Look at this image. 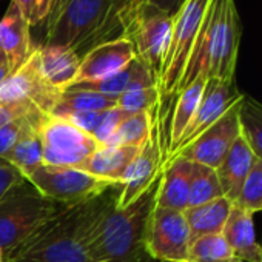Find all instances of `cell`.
<instances>
[{
	"label": "cell",
	"mask_w": 262,
	"mask_h": 262,
	"mask_svg": "<svg viewBox=\"0 0 262 262\" xmlns=\"http://www.w3.org/2000/svg\"><path fill=\"white\" fill-rule=\"evenodd\" d=\"M148 86H159L158 76L147 63L135 57L120 71L105 79L76 83L67 90H88V91H96V93H102L106 96L119 97L125 91L136 90V88H148Z\"/></svg>",
	"instance_id": "obj_17"
},
{
	"label": "cell",
	"mask_w": 262,
	"mask_h": 262,
	"mask_svg": "<svg viewBox=\"0 0 262 262\" xmlns=\"http://www.w3.org/2000/svg\"><path fill=\"white\" fill-rule=\"evenodd\" d=\"M241 135L253 150L254 156L262 161V103L244 94L241 111Z\"/></svg>",
	"instance_id": "obj_29"
},
{
	"label": "cell",
	"mask_w": 262,
	"mask_h": 262,
	"mask_svg": "<svg viewBox=\"0 0 262 262\" xmlns=\"http://www.w3.org/2000/svg\"><path fill=\"white\" fill-rule=\"evenodd\" d=\"M161 100L159 86L136 88L125 91L117 97V106L128 114H135L141 111H153Z\"/></svg>",
	"instance_id": "obj_32"
},
{
	"label": "cell",
	"mask_w": 262,
	"mask_h": 262,
	"mask_svg": "<svg viewBox=\"0 0 262 262\" xmlns=\"http://www.w3.org/2000/svg\"><path fill=\"white\" fill-rule=\"evenodd\" d=\"M30 28L31 27L22 16L20 10L11 0L0 20V51L4 53L11 73L20 68L36 50L31 42Z\"/></svg>",
	"instance_id": "obj_16"
},
{
	"label": "cell",
	"mask_w": 262,
	"mask_h": 262,
	"mask_svg": "<svg viewBox=\"0 0 262 262\" xmlns=\"http://www.w3.org/2000/svg\"><path fill=\"white\" fill-rule=\"evenodd\" d=\"M222 188L214 168L194 164L191 165L190 176V193H188V207H196L217 198H222Z\"/></svg>",
	"instance_id": "obj_28"
},
{
	"label": "cell",
	"mask_w": 262,
	"mask_h": 262,
	"mask_svg": "<svg viewBox=\"0 0 262 262\" xmlns=\"http://www.w3.org/2000/svg\"><path fill=\"white\" fill-rule=\"evenodd\" d=\"M233 256L242 262H262V247L256 239L253 214L233 205L222 230Z\"/></svg>",
	"instance_id": "obj_20"
},
{
	"label": "cell",
	"mask_w": 262,
	"mask_h": 262,
	"mask_svg": "<svg viewBox=\"0 0 262 262\" xmlns=\"http://www.w3.org/2000/svg\"><path fill=\"white\" fill-rule=\"evenodd\" d=\"M210 5L211 0H184L174 13L170 47L159 74L161 97L178 93Z\"/></svg>",
	"instance_id": "obj_7"
},
{
	"label": "cell",
	"mask_w": 262,
	"mask_h": 262,
	"mask_svg": "<svg viewBox=\"0 0 262 262\" xmlns=\"http://www.w3.org/2000/svg\"><path fill=\"white\" fill-rule=\"evenodd\" d=\"M233 257L222 233H214L191 239L187 262H230Z\"/></svg>",
	"instance_id": "obj_30"
},
{
	"label": "cell",
	"mask_w": 262,
	"mask_h": 262,
	"mask_svg": "<svg viewBox=\"0 0 262 262\" xmlns=\"http://www.w3.org/2000/svg\"><path fill=\"white\" fill-rule=\"evenodd\" d=\"M30 27L47 22L53 0H13Z\"/></svg>",
	"instance_id": "obj_35"
},
{
	"label": "cell",
	"mask_w": 262,
	"mask_h": 262,
	"mask_svg": "<svg viewBox=\"0 0 262 262\" xmlns=\"http://www.w3.org/2000/svg\"><path fill=\"white\" fill-rule=\"evenodd\" d=\"M70 2V0H53V4H51V11H50V16L47 19V30H50L54 22L57 20V17L62 14L63 8L67 7V4Z\"/></svg>",
	"instance_id": "obj_40"
},
{
	"label": "cell",
	"mask_w": 262,
	"mask_h": 262,
	"mask_svg": "<svg viewBox=\"0 0 262 262\" xmlns=\"http://www.w3.org/2000/svg\"><path fill=\"white\" fill-rule=\"evenodd\" d=\"M193 162L182 158H171L164 164L162 179L156 196L158 208L185 211L188 207L190 176Z\"/></svg>",
	"instance_id": "obj_19"
},
{
	"label": "cell",
	"mask_w": 262,
	"mask_h": 262,
	"mask_svg": "<svg viewBox=\"0 0 262 262\" xmlns=\"http://www.w3.org/2000/svg\"><path fill=\"white\" fill-rule=\"evenodd\" d=\"M43 114L45 113L37 111V113L19 117L16 120H11L10 123H7L0 128V158L10 151L30 128L37 125Z\"/></svg>",
	"instance_id": "obj_33"
},
{
	"label": "cell",
	"mask_w": 262,
	"mask_h": 262,
	"mask_svg": "<svg viewBox=\"0 0 262 262\" xmlns=\"http://www.w3.org/2000/svg\"><path fill=\"white\" fill-rule=\"evenodd\" d=\"M230 262H242V260H239V259H236V257H233V259H231Z\"/></svg>",
	"instance_id": "obj_45"
},
{
	"label": "cell",
	"mask_w": 262,
	"mask_h": 262,
	"mask_svg": "<svg viewBox=\"0 0 262 262\" xmlns=\"http://www.w3.org/2000/svg\"><path fill=\"white\" fill-rule=\"evenodd\" d=\"M59 94L60 91L53 88L42 76L37 47L20 68L10 73L0 83V102L2 103L28 102L45 114L53 111Z\"/></svg>",
	"instance_id": "obj_12"
},
{
	"label": "cell",
	"mask_w": 262,
	"mask_h": 262,
	"mask_svg": "<svg viewBox=\"0 0 262 262\" xmlns=\"http://www.w3.org/2000/svg\"><path fill=\"white\" fill-rule=\"evenodd\" d=\"M111 5L113 0H70L54 25L47 30L43 45L67 47L77 54L86 53L110 36Z\"/></svg>",
	"instance_id": "obj_5"
},
{
	"label": "cell",
	"mask_w": 262,
	"mask_h": 262,
	"mask_svg": "<svg viewBox=\"0 0 262 262\" xmlns=\"http://www.w3.org/2000/svg\"><path fill=\"white\" fill-rule=\"evenodd\" d=\"M256 159L257 158L254 156L253 150L247 144L245 138L241 135L234 141V144L231 145V148L228 150V153L225 155L219 167L216 168V174H217L224 198H227L233 204L236 202L241 193V188L250 170L253 168Z\"/></svg>",
	"instance_id": "obj_18"
},
{
	"label": "cell",
	"mask_w": 262,
	"mask_h": 262,
	"mask_svg": "<svg viewBox=\"0 0 262 262\" xmlns=\"http://www.w3.org/2000/svg\"><path fill=\"white\" fill-rule=\"evenodd\" d=\"M4 63H7V59H5L4 53H2V51H0V65H4Z\"/></svg>",
	"instance_id": "obj_43"
},
{
	"label": "cell",
	"mask_w": 262,
	"mask_h": 262,
	"mask_svg": "<svg viewBox=\"0 0 262 262\" xmlns=\"http://www.w3.org/2000/svg\"><path fill=\"white\" fill-rule=\"evenodd\" d=\"M100 113L102 111H82V113H68L60 116L62 119H67L68 122H71L73 125H76L77 128L83 129L85 133L93 135L94 128L97 126V122L100 119Z\"/></svg>",
	"instance_id": "obj_38"
},
{
	"label": "cell",
	"mask_w": 262,
	"mask_h": 262,
	"mask_svg": "<svg viewBox=\"0 0 262 262\" xmlns=\"http://www.w3.org/2000/svg\"><path fill=\"white\" fill-rule=\"evenodd\" d=\"M24 181L25 178L13 165L7 164L5 161H0V201L8 191H11Z\"/></svg>",
	"instance_id": "obj_37"
},
{
	"label": "cell",
	"mask_w": 262,
	"mask_h": 262,
	"mask_svg": "<svg viewBox=\"0 0 262 262\" xmlns=\"http://www.w3.org/2000/svg\"><path fill=\"white\" fill-rule=\"evenodd\" d=\"M233 202L227 198H217L214 201L190 207L184 211L191 239L205 236V234H214L222 233L227 219L231 213Z\"/></svg>",
	"instance_id": "obj_24"
},
{
	"label": "cell",
	"mask_w": 262,
	"mask_h": 262,
	"mask_svg": "<svg viewBox=\"0 0 262 262\" xmlns=\"http://www.w3.org/2000/svg\"><path fill=\"white\" fill-rule=\"evenodd\" d=\"M153 126H155L153 111H141L135 114H128L119 125L113 138L105 145L108 147L126 145V147L142 148L151 136Z\"/></svg>",
	"instance_id": "obj_27"
},
{
	"label": "cell",
	"mask_w": 262,
	"mask_h": 262,
	"mask_svg": "<svg viewBox=\"0 0 262 262\" xmlns=\"http://www.w3.org/2000/svg\"><path fill=\"white\" fill-rule=\"evenodd\" d=\"M233 205L244 208L251 214L262 213V161L260 159H256Z\"/></svg>",
	"instance_id": "obj_31"
},
{
	"label": "cell",
	"mask_w": 262,
	"mask_h": 262,
	"mask_svg": "<svg viewBox=\"0 0 262 262\" xmlns=\"http://www.w3.org/2000/svg\"><path fill=\"white\" fill-rule=\"evenodd\" d=\"M141 148L126 145H100L77 168L113 184H122L126 170L135 161Z\"/></svg>",
	"instance_id": "obj_21"
},
{
	"label": "cell",
	"mask_w": 262,
	"mask_h": 262,
	"mask_svg": "<svg viewBox=\"0 0 262 262\" xmlns=\"http://www.w3.org/2000/svg\"><path fill=\"white\" fill-rule=\"evenodd\" d=\"M117 27L122 28L120 36L133 43L136 57L155 71L159 82L161 68L170 47L173 16L156 10L145 0H128L116 13Z\"/></svg>",
	"instance_id": "obj_4"
},
{
	"label": "cell",
	"mask_w": 262,
	"mask_h": 262,
	"mask_svg": "<svg viewBox=\"0 0 262 262\" xmlns=\"http://www.w3.org/2000/svg\"><path fill=\"white\" fill-rule=\"evenodd\" d=\"M27 181L40 194L63 205L90 201L116 185L113 182L102 181L80 168L56 165L39 167Z\"/></svg>",
	"instance_id": "obj_9"
},
{
	"label": "cell",
	"mask_w": 262,
	"mask_h": 262,
	"mask_svg": "<svg viewBox=\"0 0 262 262\" xmlns=\"http://www.w3.org/2000/svg\"><path fill=\"white\" fill-rule=\"evenodd\" d=\"M126 116H128V113H125L119 106L102 111L100 113V119L97 122V126L94 128L91 136L96 139V142L99 145H105L113 138V135L117 131L119 125L122 123V120Z\"/></svg>",
	"instance_id": "obj_34"
},
{
	"label": "cell",
	"mask_w": 262,
	"mask_h": 262,
	"mask_svg": "<svg viewBox=\"0 0 262 262\" xmlns=\"http://www.w3.org/2000/svg\"><path fill=\"white\" fill-rule=\"evenodd\" d=\"M128 2V0H113V5H111V16H110V25H108V34L116 30V13Z\"/></svg>",
	"instance_id": "obj_41"
},
{
	"label": "cell",
	"mask_w": 262,
	"mask_h": 262,
	"mask_svg": "<svg viewBox=\"0 0 262 262\" xmlns=\"http://www.w3.org/2000/svg\"><path fill=\"white\" fill-rule=\"evenodd\" d=\"M156 125L158 123H155L153 126L148 142L141 148V151L125 173V178L122 181V191L119 194L116 208H123L136 198H139L155 182V179L164 168L162 148Z\"/></svg>",
	"instance_id": "obj_15"
},
{
	"label": "cell",
	"mask_w": 262,
	"mask_h": 262,
	"mask_svg": "<svg viewBox=\"0 0 262 262\" xmlns=\"http://www.w3.org/2000/svg\"><path fill=\"white\" fill-rule=\"evenodd\" d=\"M116 106H117V97L113 96H106L88 90H63L60 91L57 102L50 114L60 117L68 113L105 111Z\"/></svg>",
	"instance_id": "obj_26"
},
{
	"label": "cell",
	"mask_w": 262,
	"mask_h": 262,
	"mask_svg": "<svg viewBox=\"0 0 262 262\" xmlns=\"http://www.w3.org/2000/svg\"><path fill=\"white\" fill-rule=\"evenodd\" d=\"M191 242L184 211L155 208L147 234V248L156 262H187Z\"/></svg>",
	"instance_id": "obj_11"
},
{
	"label": "cell",
	"mask_w": 262,
	"mask_h": 262,
	"mask_svg": "<svg viewBox=\"0 0 262 262\" xmlns=\"http://www.w3.org/2000/svg\"><path fill=\"white\" fill-rule=\"evenodd\" d=\"M10 73H11V71H10V67H8L7 63L0 65V83H2V82L7 79V76H8Z\"/></svg>",
	"instance_id": "obj_42"
},
{
	"label": "cell",
	"mask_w": 262,
	"mask_h": 262,
	"mask_svg": "<svg viewBox=\"0 0 262 262\" xmlns=\"http://www.w3.org/2000/svg\"><path fill=\"white\" fill-rule=\"evenodd\" d=\"M207 76L201 74L198 76L190 85H187L184 90H181L176 96V105L173 110V117H171V125H170V142H168V156L178 148L185 129L188 128L199 102L204 94V88L207 83Z\"/></svg>",
	"instance_id": "obj_23"
},
{
	"label": "cell",
	"mask_w": 262,
	"mask_h": 262,
	"mask_svg": "<svg viewBox=\"0 0 262 262\" xmlns=\"http://www.w3.org/2000/svg\"><path fill=\"white\" fill-rule=\"evenodd\" d=\"M62 207L40 194L27 179L16 185L0 201V248L10 253Z\"/></svg>",
	"instance_id": "obj_6"
},
{
	"label": "cell",
	"mask_w": 262,
	"mask_h": 262,
	"mask_svg": "<svg viewBox=\"0 0 262 262\" xmlns=\"http://www.w3.org/2000/svg\"><path fill=\"white\" fill-rule=\"evenodd\" d=\"M242 99L236 102L217 122L208 126L202 135H199L184 148L173 153L168 159L182 158L190 162L201 164L216 170L225 158V155L228 153V150L231 148V145L234 144V141L241 136L239 111Z\"/></svg>",
	"instance_id": "obj_10"
},
{
	"label": "cell",
	"mask_w": 262,
	"mask_h": 262,
	"mask_svg": "<svg viewBox=\"0 0 262 262\" xmlns=\"http://www.w3.org/2000/svg\"><path fill=\"white\" fill-rule=\"evenodd\" d=\"M241 36L242 24L234 0H211L178 93L201 74L234 82Z\"/></svg>",
	"instance_id": "obj_2"
},
{
	"label": "cell",
	"mask_w": 262,
	"mask_h": 262,
	"mask_svg": "<svg viewBox=\"0 0 262 262\" xmlns=\"http://www.w3.org/2000/svg\"><path fill=\"white\" fill-rule=\"evenodd\" d=\"M147 4H150L151 7H155L156 10L174 16V13L181 8V5L184 4V0H145Z\"/></svg>",
	"instance_id": "obj_39"
},
{
	"label": "cell",
	"mask_w": 262,
	"mask_h": 262,
	"mask_svg": "<svg viewBox=\"0 0 262 262\" xmlns=\"http://www.w3.org/2000/svg\"><path fill=\"white\" fill-rule=\"evenodd\" d=\"M135 57V47L126 37L119 36L116 39L103 40L80 57V67L73 85L105 79L120 71Z\"/></svg>",
	"instance_id": "obj_14"
},
{
	"label": "cell",
	"mask_w": 262,
	"mask_h": 262,
	"mask_svg": "<svg viewBox=\"0 0 262 262\" xmlns=\"http://www.w3.org/2000/svg\"><path fill=\"white\" fill-rule=\"evenodd\" d=\"M37 111H40V110L28 102H17V103H2L0 102V128L10 123L11 120H16L19 117L28 116V114L37 113Z\"/></svg>",
	"instance_id": "obj_36"
},
{
	"label": "cell",
	"mask_w": 262,
	"mask_h": 262,
	"mask_svg": "<svg viewBox=\"0 0 262 262\" xmlns=\"http://www.w3.org/2000/svg\"><path fill=\"white\" fill-rule=\"evenodd\" d=\"M0 262H5V253L2 248H0Z\"/></svg>",
	"instance_id": "obj_44"
},
{
	"label": "cell",
	"mask_w": 262,
	"mask_h": 262,
	"mask_svg": "<svg viewBox=\"0 0 262 262\" xmlns=\"http://www.w3.org/2000/svg\"><path fill=\"white\" fill-rule=\"evenodd\" d=\"M43 165L79 167L100 145L96 139L62 117L45 114L39 125Z\"/></svg>",
	"instance_id": "obj_8"
},
{
	"label": "cell",
	"mask_w": 262,
	"mask_h": 262,
	"mask_svg": "<svg viewBox=\"0 0 262 262\" xmlns=\"http://www.w3.org/2000/svg\"><path fill=\"white\" fill-rule=\"evenodd\" d=\"M162 171L131 204L116 208L122 184L97 198L96 210L85 228L83 245L93 262H156L147 248V234Z\"/></svg>",
	"instance_id": "obj_1"
},
{
	"label": "cell",
	"mask_w": 262,
	"mask_h": 262,
	"mask_svg": "<svg viewBox=\"0 0 262 262\" xmlns=\"http://www.w3.org/2000/svg\"><path fill=\"white\" fill-rule=\"evenodd\" d=\"M37 51L45 80L57 91L71 86L80 67V56L74 50L59 45H42L37 47Z\"/></svg>",
	"instance_id": "obj_22"
},
{
	"label": "cell",
	"mask_w": 262,
	"mask_h": 262,
	"mask_svg": "<svg viewBox=\"0 0 262 262\" xmlns=\"http://www.w3.org/2000/svg\"><path fill=\"white\" fill-rule=\"evenodd\" d=\"M97 198L63 205L20 245L5 254V262H93L83 245V233Z\"/></svg>",
	"instance_id": "obj_3"
},
{
	"label": "cell",
	"mask_w": 262,
	"mask_h": 262,
	"mask_svg": "<svg viewBox=\"0 0 262 262\" xmlns=\"http://www.w3.org/2000/svg\"><path fill=\"white\" fill-rule=\"evenodd\" d=\"M242 97H244V94L236 88L234 82H222L217 79H208L205 83L199 106H198L188 128L185 129V133H184L178 148L173 153L184 148L191 141H194L199 135H202L208 126H211L214 122H217Z\"/></svg>",
	"instance_id": "obj_13"
},
{
	"label": "cell",
	"mask_w": 262,
	"mask_h": 262,
	"mask_svg": "<svg viewBox=\"0 0 262 262\" xmlns=\"http://www.w3.org/2000/svg\"><path fill=\"white\" fill-rule=\"evenodd\" d=\"M39 125L40 122L30 128L16 142V145L0 158V161H5L7 164L13 165L25 179H28L39 167L43 165V147L39 133Z\"/></svg>",
	"instance_id": "obj_25"
}]
</instances>
